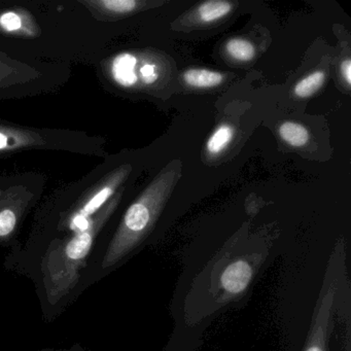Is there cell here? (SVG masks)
<instances>
[{"instance_id":"1","label":"cell","mask_w":351,"mask_h":351,"mask_svg":"<svg viewBox=\"0 0 351 351\" xmlns=\"http://www.w3.org/2000/svg\"><path fill=\"white\" fill-rule=\"evenodd\" d=\"M180 174V163L172 164L145 189L127 209L102 261V268H112L128 256L149 233L173 190Z\"/></svg>"},{"instance_id":"2","label":"cell","mask_w":351,"mask_h":351,"mask_svg":"<svg viewBox=\"0 0 351 351\" xmlns=\"http://www.w3.org/2000/svg\"><path fill=\"white\" fill-rule=\"evenodd\" d=\"M122 193L112 197L84 229L65 243L53 248L45 258L44 281L47 297L52 304L69 295L79 281L80 270L106 221L116 209Z\"/></svg>"},{"instance_id":"3","label":"cell","mask_w":351,"mask_h":351,"mask_svg":"<svg viewBox=\"0 0 351 351\" xmlns=\"http://www.w3.org/2000/svg\"><path fill=\"white\" fill-rule=\"evenodd\" d=\"M335 295L336 291L330 285H324L303 351H328V342L334 328L332 311Z\"/></svg>"},{"instance_id":"4","label":"cell","mask_w":351,"mask_h":351,"mask_svg":"<svg viewBox=\"0 0 351 351\" xmlns=\"http://www.w3.org/2000/svg\"><path fill=\"white\" fill-rule=\"evenodd\" d=\"M130 168L122 167L117 170L106 182H102L100 186L93 191L85 203L77 209L69 219V227L75 231L84 229L89 223L90 219L112 198L118 186L128 176Z\"/></svg>"},{"instance_id":"5","label":"cell","mask_w":351,"mask_h":351,"mask_svg":"<svg viewBox=\"0 0 351 351\" xmlns=\"http://www.w3.org/2000/svg\"><path fill=\"white\" fill-rule=\"evenodd\" d=\"M254 278V267L245 258L232 261L219 275V287L228 295L244 293Z\"/></svg>"},{"instance_id":"6","label":"cell","mask_w":351,"mask_h":351,"mask_svg":"<svg viewBox=\"0 0 351 351\" xmlns=\"http://www.w3.org/2000/svg\"><path fill=\"white\" fill-rule=\"evenodd\" d=\"M138 59L130 53H122L112 61V73L114 81L124 88L134 87L136 85V66Z\"/></svg>"},{"instance_id":"7","label":"cell","mask_w":351,"mask_h":351,"mask_svg":"<svg viewBox=\"0 0 351 351\" xmlns=\"http://www.w3.org/2000/svg\"><path fill=\"white\" fill-rule=\"evenodd\" d=\"M184 80L189 86L195 88H213L221 85L223 75L208 69H189L184 73Z\"/></svg>"},{"instance_id":"8","label":"cell","mask_w":351,"mask_h":351,"mask_svg":"<svg viewBox=\"0 0 351 351\" xmlns=\"http://www.w3.org/2000/svg\"><path fill=\"white\" fill-rule=\"evenodd\" d=\"M231 3L225 0H210L203 3L198 8L199 19L204 23L217 21L232 11Z\"/></svg>"},{"instance_id":"9","label":"cell","mask_w":351,"mask_h":351,"mask_svg":"<svg viewBox=\"0 0 351 351\" xmlns=\"http://www.w3.org/2000/svg\"><path fill=\"white\" fill-rule=\"evenodd\" d=\"M279 136L291 147H301L309 141V132L303 125L285 122L279 127Z\"/></svg>"},{"instance_id":"10","label":"cell","mask_w":351,"mask_h":351,"mask_svg":"<svg viewBox=\"0 0 351 351\" xmlns=\"http://www.w3.org/2000/svg\"><path fill=\"white\" fill-rule=\"evenodd\" d=\"M233 127L231 125L221 124L209 137L206 143V149L210 155H219L231 143L234 137Z\"/></svg>"},{"instance_id":"11","label":"cell","mask_w":351,"mask_h":351,"mask_svg":"<svg viewBox=\"0 0 351 351\" xmlns=\"http://www.w3.org/2000/svg\"><path fill=\"white\" fill-rule=\"evenodd\" d=\"M89 5L104 13L125 15L135 11L139 3L135 0H101V1H92Z\"/></svg>"},{"instance_id":"12","label":"cell","mask_w":351,"mask_h":351,"mask_svg":"<svg viewBox=\"0 0 351 351\" xmlns=\"http://www.w3.org/2000/svg\"><path fill=\"white\" fill-rule=\"evenodd\" d=\"M324 81H326V75L324 71H314L295 86L293 93L297 97H310L324 86Z\"/></svg>"},{"instance_id":"13","label":"cell","mask_w":351,"mask_h":351,"mask_svg":"<svg viewBox=\"0 0 351 351\" xmlns=\"http://www.w3.org/2000/svg\"><path fill=\"white\" fill-rule=\"evenodd\" d=\"M227 52L236 60L250 61L256 54L254 45L243 38H233L227 43Z\"/></svg>"},{"instance_id":"14","label":"cell","mask_w":351,"mask_h":351,"mask_svg":"<svg viewBox=\"0 0 351 351\" xmlns=\"http://www.w3.org/2000/svg\"><path fill=\"white\" fill-rule=\"evenodd\" d=\"M18 215L14 209L3 208L0 210V240L10 237L15 231Z\"/></svg>"},{"instance_id":"15","label":"cell","mask_w":351,"mask_h":351,"mask_svg":"<svg viewBox=\"0 0 351 351\" xmlns=\"http://www.w3.org/2000/svg\"><path fill=\"white\" fill-rule=\"evenodd\" d=\"M139 77L145 85H152V84L156 83L159 79L157 66L152 63H145L139 69V75H137V79L139 80Z\"/></svg>"},{"instance_id":"16","label":"cell","mask_w":351,"mask_h":351,"mask_svg":"<svg viewBox=\"0 0 351 351\" xmlns=\"http://www.w3.org/2000/svg\"><path fill=\"white\" fill-rule=\"evenodd\" d=\"M1 24L8 30H17L20 27V20L15 14H7L1 18Z\"/></svg>"},{"instance_id":"17","label":"cell","mask_w":351,"mask_h":351,"mask_svg":"<svg viewBox=\"0 0 351 351\" xmlns=\"http://www.w3.org/2000/svg\"><path fill=\"white\" fill-rule=\"evenodd\" d=\"M341 75L347 86L351 85V61L350 59H346L341 64Z\"/></svg>"},{"instance_id":"18","label":"cell","mask_w":351,"mask_h":351,"mask_svg":"<svg viewBox=\"0 0 351 351\" xmlns=\"http://www.w3.org/2000/svg\"><path fill=\"white\" fill-rule=\"evenodd\" d=\"M345 351H351L350 347V330H349V324L348 328H347V335H346V341H345Z\"/></svg>"}]
</instances>
